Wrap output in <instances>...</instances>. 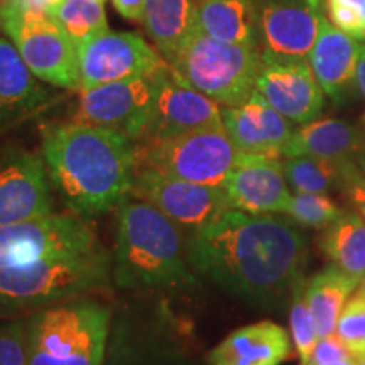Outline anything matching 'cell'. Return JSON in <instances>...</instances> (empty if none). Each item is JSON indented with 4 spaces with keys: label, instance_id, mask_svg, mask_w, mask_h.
Here are the masks:
<instances>
[{
    "label": "cell",
    "instance_id": "484cf974",
    "mask_svg": "<svg viewBox=\"0 0 365 365\" xmlns=\"http://www.w3.org/2000/svg\"><path fill=\"white\" fill-rule=\"evenodd\" d=\"M359 279L336 266H328L309 277L304 286V298L314 318L319 339L335 333L336 322L350 294L357 289Z\"/></svg>",
    "mask_w": 365,
    "mask_h": 365
},
{
    "label": "cell",
    "instance_id": "7a4b0ae2",
    "mask_svg": "<svg viewBox=\"0 0 365 365\" xmlns=\"http://www.w3.org/2000/svg\"><path fill=\"white\" fill-rule=\"evenodd\" d=\"M43 159L51 185L78 217L120 207L132 195L139 164L130 137L80 122L46 129Z\"/></svg>",
    "mask_w": 365,
    "mask_h": 365
},
{
    "label": "cell",
    "instance_id": "ee69618b",
    "mask_svg": "<svg viewBox=\"0 0 365 365\" xmlns=\"http://www.w3.org/2000/svg\"><path fill=\"white\" fill-rule=\"evenodd\" d=\"M95 2H98V4H105V2H107V0H95Z\"/></svg>",
    "mask_w": 365,
    "mask_h": 365
},
{
    "label": "cell",
    "instance_id": "52a82bcc",
    "mask_svg": "<svg viewBox=\"0 0 365 365\" xmlns=\"http://www.w3.org/2000/svg\"><path fill=\"white\" fill-rule=\"evenodd\" d=\"M0 27L34 76L59 88L80 90L78 49L51 14L7 0L0 6Z\"/></svg>",
    "mask_w": 365,
    "mask_h": 365
},
{
    "label": "cell",
    "instance_id": "8fae6325",
    "mask_svg": "<svg viewBox=\"0 0 365 365\" xmlns=\"http://www.w3.org/2000/svg\"><path fill=\"white\" fill-rule=\"evenodd\" d=\"M217 125H223L220 105L191 86L170 63H164L156 71V91L143 139H171Z\"/></svg>",
    "mask_w": 365,
    "mask_h": 365
},
{
    "label": "cell",
    "instance_id": "9c48e42d",
    "mask_svg": "<svg viewBox=\"0 0 365 365\" xmlns=\"http://www.w3.org/2000/svg\"><path fill=\"white\" fill-rule=\"evenodd\" d=\"M102 247L95 228L78 215L49 213L33 220L0 225V269L46 257L85 254Z\"/></svg>",
    "mask_w": 365,
    "mask_h": 365
},
{
    "label": "cell",
    "instance_id": "e0dca14e",
    "mask_svg": "<svg viewBox=\"0 0 365 365\" xmlns=\"http://www.w3.org/2000/svg\"><path fill=\"white\" fill-rule=\"evenodd\" d=\"M230 208L250 215L284 213L291 200L279 156L240 153L222 185Z\"/></svg>",
    "mask_w": 365,
    "mask_h": 365
},
{
    "label": "cell",
    "instance_id": "1f68e13d",
    "mask_svg": "<svg viewBox=\"0 0 365 365\" xmlns=\"http://www.w3.org/2000/svg\"><path fill=\"white\" fill-rule=\"evenodd\" d=\"M335 335L354 357L365 359V296L355 291L341 309Z\"/></svg>",
    "mask_w": 365,
    "mask_h": 365
},
{
    "label": "cell",
    "instance_id": "e575fe53",
    "mask_svg": "<svg viewBox=\"0 0 365 365\" xmlns=\"http://www.w3.org/2000/svg\"><path fill=\"white\" fill-rule=\"evenodd\" d=\"M339 190L346 205L357 212L365 223V173L354 159L341 163Z\"/></svg>",
    "mask_w": 365,
    "mask_h": 365
},
{
    "label": "cell",
    "instance_id": "f6af8a7d",
    "mask_svg": "<svg viewBox=\"0 0 365 365\" xmlns=\"http://www.w3.org/2000/svg\"><path fill=\"white\" fill-rule=\"evenodd\" d=\"M360 365H365V359H364V360H360Z\"/></svg>",
    "mask_w": 365,
    "mask_h": 365
},
{
    "label": "cell",
    "instance_id": "d4e9b609",
    "mask_svg": "<svg viewBox=\"0 0 365 365\" xmlns=\"http://www.w3.org/2000/svg\"><path fill=\"white\" fill-rule=\"evenodd\" d=\"M196 0H145L143 24L168 63L195 31Z\"/></svg>",
    "mask_w": 365,
    "mask_h": 365
},
{
    "label": "cell",
    "instance_id": "2e32d148",
    "mask_svg": "<svg viewBox=\"0 0 365 365\" xmlns=\"http://www.w3.org/2000/svg\"><path fill=\"white\" fill-rule=\"evenodd\" d=\"M103 365H202L164 318H120L112 328Z\"/></svg>",
    "mask_w": 365,
    "mask_h": 365
},
{
    "label": "cell",
    "instance_id": "7402d4cb",
    "mask_svg": "<svg viewBox=\"0 0 365 365\" xmlns=\"http://www.w3.org/2000/svg\"><path fill=\"white\" fill-rule=\"evenodd\" d=\"M364 150L365 140L355 127L339 118H322L296 129L281 156H308L344 163L362 156Z\"/></svg>",
    "mask_w": 365,
    "mask_h": 365
},
{
    "label": "cell",
    "instance_id": "4fadbf2b",
    "mask_svg": "<svg viewBox=\"0 0 365 365\" xmlns=\"http://www.w3.org/2000/svg\"><path fill=\"white\" fill-rule=\"evenodd\" d=\"M154 91L156 73L80 90V102L73 122L112 129L132 140H139L148 125Z\"/></svg>",
    "mask_w": 365,
    "mask_h": 365
},
{
    "label": "cell",
    "instance_id": "f35d334b",
    "mask_svg": "<svg viewBox=\"0 0 365 365\" xmlns=\"http://www.w3.org/2000/svg\"><path fill=\"white\" fill-rule=\"evenodd\" d=\"M355 86H357L360 95L365 98V43L360 44L357 71H355Z\"/></svg>",
    "mask_w": 365,
    "mask_h": 365
},
{
    "label": "cell",
    "instance_id": "f1b7e54d",
    "mask_svg": "<svg viewBox=\"0 0 365 365\" xmlns=\"http://www.w3.org/2000/svg\"><path fill=\"white\" fill-rule=\"evenodd\" d=\"M284 176L294 193H328L339 188L341 163L308 156L286 158Z\"/></svg>",
    "mask_w": 365,
    "mask_h": 365
},
{
    "label": "cell",
    "instance_id": "ac0fdd59",
    "mask_svg": "<svg viewBox=\"0 0 365 365\" xmlns=\"http://www.w3.org/2000/svg\"><path fill=\"white\" fill-rule=\"evenodd\" d=\"M325 16L304 0H262L257 7L261 51L279 58H307Z\"/></svg>",
    "mask_w": 365,
    "mask_h": 365
},
{
    "label": "cell",
    "instance_id": "836d02e7",
    "mask_svg": "<svg viewBox=\"0 0 365 365\" xmlns=\"http://www.w3.org/2000/svg\"><path fill=\"white\" fill-rule=\"evenodd\" d=\"M0 365H27V319L0 327Z\"/></svg>",
    "mask_w": 365,
    "mask_h": 365
},
{
    "label": "cell",
    "instance_id": "6da1fadb",
    "mask_svg": "<svg viewBox=\"0 0 365 365\" xmlns=\"http://www.w3.org/2000/svg\"><path fill=\"white\" fill-rule=\"evenodd\" d=\"M188 261L228 293L267 304L303 277L307 240L296 222L230 208L188 237Z\"/></svg>",
    "mask_w": 365,
    "mask_h": 365
},
{
    "label": "cell",
    "instance_id": "4316f807",
    "mask_svg": "<svg viewBox=\"0 0 365 365\" xmlns=\"http://www.w3.org/2000/svg\"><path fill=\"white\" fill-rule=\"evenodd\" d=\"M319 247L333 266L355 279L365 277V223L352 208L345 210L319 239Z\"/></svg>",
    "mask_w": 365,
    "mask_h": 365
},
{
    "label": "cell",
    "instance_id": "cb8c5ba5",
    "mask_svg": "<svg viewBox=\"0 0 365 365\" xmlns=\"http://www.w3.org/2000/svg\"><path fill=\"white\" fill-rule=\"evenodd\" d=\"M195 29L223 43L259 48L257 7L252 0H196Z\"/></svg>",
    "mask_w": 365,
    "mask_h": 365
},
{
    "label": "cell",
    "instance_id": "277c9868",
    "mask_svg": "<svg viewBox=\"0 0 365 365\" xmlns=\"http://www.w3.org/2000/svg\"><path fill=\"white\" fill-rule=\"evenodd\" d=\"M110 284L112 257L103 245L91 252L0 269V314L38 312L80 296L103 293Z\"/></svg>",
    "mask_w": 365,
    "mask_h": 365
},
{
    "label": "cell",
    "instance_id": "8992f818",
    "mask_svg": "<svg viewBox=\"0 0 365 365\" xmlns=\"http://www.w3.org/2000/svg\"><path fill=\"white\" fill-rule=\"evenodd\" d=\"M170 65L220 107H237L255 91L261 49L223 43L195 29Z\"/></svg>",
    "mask_w": 365,
    "mask_h": 365
},
{
    "label": "cell",
    "instance_id": "44dd1931",
    "mask_svg": "<svg viewBox=\"0 0 365 365\" xmlns=\"http://www.w3.org/2000/svg\"><path fill=\"white\" fill-rule=\"evenodd\" d=\"M291 355L287 331L277 323L264 322L232 331L207 355L208 365H281Z\"/></svg>",
    "mask_w": 365,
    "mask_h": 365
},
{
    "label": "cell",
    "instance_id": "f546056e",
    "mask_svg": "<svg viewBox=\"0 0 365 365\" xmlns=\"http://www.w3.org/2000/svg\"><path fill=\"white\" fill-rule=\"evenodd\" d=\"M344 212L327 193H296L291 195L284 213L299 225L327 228Z\"/></svg>",
    "mask_w": 365,
    "mask_h": 365
},
{
    "label": "cell",
    "instance_id": "4dcf8cb0",
    "mask_svg": "<svg viewBox=\"0 0 365 365\" xmlns=\"http://www.w3.org/2000/svg\"><path fill=\"white\" fill-rule=\"evenodd\" d=\"M304 286L307 281L304 277L296 282L293 291H291V309H289V327L291 335L296 346V352L299 355L301 365L307 364L309 355L313 354L319 336L314 325V318L309 312L307 298H304Z\"/></svg>",
    "mask_w": 365,
    "mask_h": 365
},
{
    "label": "cell",
    "instance_id": "74e56055",
    "mask_svg": "<svg viewBox=\"0 0 365 365\" xmlns=\"http://www.w3.org/2000/svg\"><path fill=\"white\" fill-rule=\"evenodd\" d=\"M12 2L21 7L33 9V11L51 14L53 16V12L56 11V7L63 2V0H12Z\"/></svg>",
    "mask_w": 365,
    "mask_h": 365
},
{
    "label": "cell",
    "instance_id": "7bdbcfd3",
    "mask_svg": "<svg viewBox=\"0 0 365 365\" xmlns=\"http://www.w3.org/2000/svg\"><path fill=\"white\" fill-rule=\"evenodd\" d=\"M360 124H362V129H364V135H365V113L362 115V118H360Z\"/></svg>",
    "mask_w": 365,
    "mask_h": 365
},
{
    "label": "cell",
    "instance_id": "5bb4252c",
    "mask_svg": "<svg viewBox=\"0 0 365 365\" xmlns=\"http://www.w3.org/2000/svg\"><path fill=\"white\" fill-rule=\"evenodd\" d=\"M53 212L51 180L44 159L17 145L0 148V225Z\"/></svg>",
    "mask_w": 365,
    "mask_h": 365
},
{
    "label": "cell",
    "instance_id": "ab89813d",
    "mask_svg": "<svg viewBox=\"0 0 365 365\" xmlns=\"http://www.w3.org/2000/svg\"><path fill=\"white\" fill-rule=\"evenodd\" d=\"M357 163H359V166L362 168V171L365 173V153L362 154V156H359V158H357Z\"/></svg>",
    "mask_w": 365,
    "mask_h": 365
},
{
    "label": "cell",
    "instance_id": "30bf717a",
    "mask_svg": "<svg viewBox=\"0 0 365 365\" xmlns=\"http://www.w3.org/2000/svg\"><path fill=\"white\" fill-rule=\"evenodd\" d=\"M132 195L156 207L190 235L230 210L220 186L178 180L145 166H137Z\"/></svg>",
    "mask_w": 365,
    "mask_h": 365
},
{
    "label": "cell",
    "instance_id": "603a6c76",
    "mask_svg": "<svg viewBox=\"0 0 365 365\" xmlns=\"http://www.w3.org/2000/svg\"><path fill=\"white\" fill-rule=\"evenodd\" d=\"M49 91L27 68L16 46L0 38V124L38 110Z\"/></svg>",
    "mask_w": 365,
    "mask_h": 365
},
{
    "label": "cell",
    "instance_id": "bcb514c9",
    "mask_svg": "<svg viewBox=\"0 0 365 365\" xmlns=\"http://www.w3.org/2000/svg\"><path fill=\"white\" fill-rule=\"evenodd\" d=\"M360 41H362V43H365V34H364V38H362V39H360Z\"/></svg>",
    "mask_w": 365,
    "mask_h": 365
},
{
    "label": "cell",
    "instance_id": "d590c367",
    "mask_svg": "<svg viewBox=\"0 0 365 365\" xmlns=\"http://www.w3.org/2000/svg\"><path fill=\"white\" fill-rule=\"evenodd\" d=\"M303 365H360V359L354 357L333 333L318 340L308 362Z\"/></svg>",
    "mask_w": 365,
    "mask_h": 365
},
{
    "label": "cell",
    "instance_id": "d6986e66",
    "mask_svg": "<svg viewBox=\"0 0 365 365\" xmlns=\"http://www.w3.org/2000/svg\"><path fill=\"white\" fill-rule=\"evenodd\" d=\"M222 122L240 153L281 156L293 122L269 105L257 90L237 107H222Z\"/></svg>",
    "mask_w": 365,
    "mask_h": 365
},
{
    "label": "cell",
    "instance_id": "8d00e7d4",
    "mask_svg": "<svg viewBox=\"0 0 365 365\" xmlns=\"http://www.w3.org/2000/svg\"><path fill=\"white\" fill-rule=\"evenodd\" d=\"M113 9L129 21L143 22L145 0H112Z\"/></svg>",
    "mask_w": 365,
    "mask_h": 365
},
{
    "label": "cell",
    "instance_id": "d6a6232c",
    "mask_svg": "<svg viewBox=\"0 0 365 365\" xmlns=\"http://www.w3.org/2000/svg\"><path fill=\"white\" fill-rule=\"evenodd\" d=\"M328 21L355 39L365 34V0H327Z\"/></svg>",
    "mask_w": 365,
    "mask_h": 365
},
{
    "label": "cell",
    "instance_id": "ba28073f",
    "mask_svg": "<svg viewBox=\"0 0 365 365\" xmlns=\"http://www.w3.org/2000/svg\"><path fill=\"white\" fill-rule=\"evenodd\" d=\"M240 150L225 127H207L171 139L145 140L137 148V166L153 168L166 176L198 185L220 186L235 166Z\"/></svg>",
    "mask_w": 365,
    "mask_h": 365
},
{
    "label": "cell",
    "instance_id": "b9f144b4",
    "mask_svg": "<svg viewBox=\"0 0 365 365\" xmlns=\"http://www.w3.org/2000/svg\"><path fill=\"white\" fill-rule=\"evenodd\" d=\"M304 2H308L309 6H314V7H318V6H319V2H322V0H304Z\"/></svg>",
    "mask_w": 365,
    "mask_h": 365
},
{
    "label": "cell",
    "instance_id": "ffe728a7",
    "mask_svg": "<svg viewBox=\"0 0 365 365\" xmlns=\"http://www.w3.org/2000/svg\"><path fill=\"white\" fill-rule=\"evenodd\" d=\"M360 44L325 17L308 61L314 78L333 102L340 103L355 85Z\"/></svg>",
    "mask_w": 365,
    "mask_h": 365
},
{
    "label": "cell",
    "instance_id": "3957f363",
    "mask_svg": "<svg viewBox=\"0 0 365 365\" xmlns=\"http://www.w3.org/2000/svg\"><path fill=\"white\" fill-rule=\"evenodd\" d=\"M185 232L156 207L129 200L118 207L112 281L127 291L186 289L190 271Z\"/></svg>",
    "mask_w": 365,
    "mask_h": 365
},
{
    "label": "cell",
    "instance_id": "5b68a950",
    "mask_svg": "<svg viewBox=\"0 0 365 365\" xmlns=\"http://www.w3.org/2000/svg\"><path fill=\"white\" fill-rule=\"evenodd\" d=\"M112 309L80 296L27 318V365H103Z\"/></svg>",
    "mask_w": 365,
    "mask_h": 365
},
{
    "label": "cell",
    "instance_id": "9a60e30c",
    "mask_svg": "<svg viewBox=\"0 0 365 365\" xmlns=\"http://www.w3.org/2000/svg\"><path fill=\"white\" fill-rule=\"evenodd\" d=\"M255 90L293 124L317 120L325 105V91L307 58H279L261 51Z\"/></svg>",
    "mask_w": 365,
    "mask_h": 365
},
{
    "label": "cell",
    "instance_id": "83f0119b",
    "mask_svg": "<svg viewBox=\"0 0 365 365\" xmlns=\"http://www.w3.org/2000/svg\"><path fill=\"white\" fill-rule=\"evenodd\" d=\"M53 17L76 48L108 31L105 4L95 0H63L53 12Z\"/></svg>",
    "mask_w": 365,
    "mask_h": 365
},
{
    "label": "cell",
    "instance_id": "60d3db41",
    "mask_svg": "<svg viewBox=\"0 0 365 365\" xmlns=\"http://www.w3.org/2000/svg\"><path fill=\"white\" fill-rule=\"evenodd\" d=\"M357 291H359V293H362V294L365 296V277H364L362 281L359 282V286H357Z\"/></svg>",
    "mask_w": 365,
    "mask_h": 365
},
{
    "label": "cell",
    "instance_id": "7c38bea8",
    "mask_svg": "<svg viewBox=\"0 0 365 365\" xmlns=\"http://www.w3.org/2000/svg\"><path fill=\"white\" fill-rule=\"evenodd\" d=\"M80 90L154 75L166 59L137 33H105L78 48Z\"/></svg>",
    "mask_w": 365,
    "mask_h": 365
}]
</instances>
